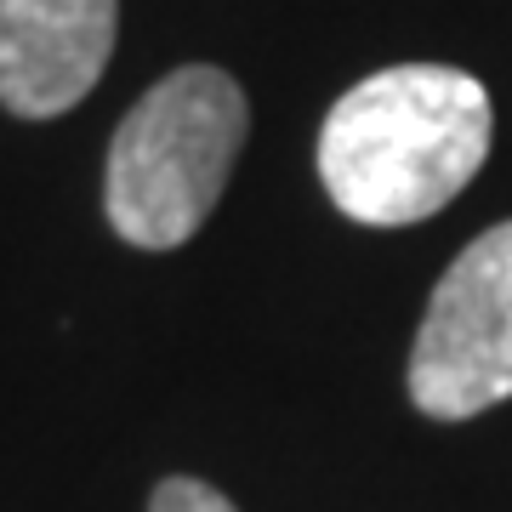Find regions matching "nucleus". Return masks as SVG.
I'll list each match as a JSON object with an SVG mask.
<instances>
[{
    "label": "nucleus",
    "instance_id": "f03ea898",
    "mask_svg": "<svg viewBox=\"0 0 512 512\" xmlns=\"http://www.w3.org/2000/svg\"><path fill=\"white\" fill-rule=\"evenodd\" d=\"M251 131V103L228 69L188 63L154 80L120 120L103 165L109 228L137 251H177L205 228Z\"/></svg>",
    "mask_w": 512,
    "mask_h": 512
},
{
    "label": "nucleus",
    "instance_id": "20e7f679",
    "mask_svg": "<svg viewBox=\"0 0 512 512\" xmlns=\"http://www.w3.org/2000/svg\"><path fill=\"white\" fill-rule=\"evenodd\" d=\"M120 0H0V109L57 120L114 57Z\"/></svg>",
    "mask_w": 512,
    "mask_h": 512
},
{
    "label": "nucleus",
    "instance_id": "7ed1b4c3",
    "mask_svg": "<svg viewBox=\"0 0 512 512\" xmlns=\"http://www.w3.org/2000/svg\"><path fill=\"white\" fill-rule=\"evenodd\" d=\"M410 399L433 421L512 399V222H495L444 268L410 348Z\"/></svg>",
    "mask_w": 512,
    "mask_h": 512
},
{
    "label": "nucleus",
    "instance_id": "f257e3e1",
    "mask_svg": "<svg viewBox=\"0 0 512 512\" xmlns=\"http://www.w3.org/2000/svg\"><path fill=\"white\" fill-rule=\"evenodd\" d=\"M490 92L450 63H399L359 80L319 126V183L365 228L444 211L490 160Z\"/></svg>",
    "mask_w": 512,
    "mask_h": 512
},
{
    "label": "nucleus",
    "instance_id": "39448f33",
    "mask_svg": "<svg viewBox=\"0 0 512 512\" xmlns=\"http://www.w3.org/2000/svg\"><path fill=\"white\" fill-rule=\"evenodd\" d=\"M148 512H239L222 490H211L205 478H160L148 495Z\"/></svg>",
    "mask_w": 512,
    "mask_h": 512
}]
</instances>
